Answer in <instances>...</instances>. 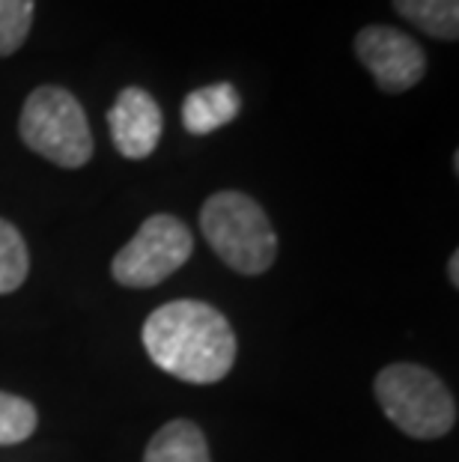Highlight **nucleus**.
Here are the masks:
<instances>
[{
	"label": "nucleus",
	"mask_w": 459,
	"mask_h": 462,
	"mask_svg": "<svg viewBox=\"0 0 459 462\" xmlns=\"http://www.w3.org/2000/svg\"><path fill=\"white\" fill-rule=\"evenodd\" d=\"M143 349L155 367L188 385L221 382L236 364V334L227 317L197 299L168 301L143 322Z\"/></svg>",
	"instance_id": "nucleus-1"
},
{
	"label": "nucleus",
	"mask_w": 459,
	"mask_h": 462,
	"mask_svg": "<svg viewBox=\"0 0 459 462\" xmlns=\"http://www.w3.org/2000/svg\"><path fill=\"white\" fill-rule=\"evenodd\" d=\"M200 230L209 248L239 274H262L278 257V233L266 209L242 191H218L203 203Z\"/></svg>",
	"instance_id": "nucleus-2"
},
{
	"label": "nucleus",
	"mask_w": 459,
	"mask_h": 462,
	"mask_svg": "<svg viewBox=\"0 0 459 462\" xmlns=\"http://www.w3.org/2000/svg\"><path fill=\"white\" fill-rule=\"evenodd\" d=\"M385 418L421 441L447 436L456 427V400L433 370L421 364H388L373 382Z\"/></svg>",
	"instance_id": "nucleus-3"
},
{
	"label": "nucleus",
	"mask_w": 459,
	"mask_h": 462,
	"mask_svg": "<svg viewBox=\"0 0 459 462\" xmlns=\"http://www.w3.org/2000/svg\"><path fill=\"white\" fill-rule=\"evenodd\" d=\"M18 134L27 150L57 167L75 171L93 159V132L81 102L66 87L45 84L27 96L18 120Z\"/></svg>",
	"instance_id": "nucleus-4"
},
{
	"label": "nucleus",
	"mask_w": 459,
	"mask_h": 462,
	"mask_svg": "<svg viewBox=\"0 0 459 462\" xmlns=\"http://www.w3.org/2000/svg\"><path fill=\"white\" fill-rule=\"evenodd\" d=\"M194 254V236L177 215H150L138 233L123 245L111 263L116 283L132 290H150L179 272Z\"/></svg>",
	"instance_id": "nucleus-5"
},
{
	"label": "nucleus",
	"mask_w": 459,
	"mask_h": 462,
	"mask_svg": "<svg viewBox=\"0 0 459 462\" xmlns=\"http://www.w3.org/2000/svg\"><path fill=\"white\" fill-rule=\"evenodd\" d=\"M355 57L385 93L412 90L427 75V54L418 45V39L388 24H370L358 31Z\"/></svg>",
	"instance_id": "nucleus-6"
},
{
	"label": "nucleus",
	"mask_w": 459,
	"mask_h": 462,
	"mask_svg": "<svg viewBox=\"0 0 459 462\" xmlns=\"http://www.w3.org/2000/svg\"><path fill=\"white\" fill-rule=\"evenodd\" d=\"M111 141L120 155L132 162H143L155 152L164 132V114L155 96L143 87H123L107 111Z\"/></svg>",
	"instance_id": "nucleus-7"
},
{
	"label": "nucleus",
	"mask_w": 459,
	"mask_h": 462,
	"mask_svg": "<svg viewBox=\"0 0 459 462\" xmlns=\"http://www.w3.org/2000/svg\"><path fill=\"white\" fill-rule=\"evenodd\" d=\"M242 111V96L230 81L197 87L182 102V123L191 134H212L230 125Z\"/></svg>",
	"instance_id": "nucleus-8"
},
{
	"label": "nucleus",
	"mask_w": 459,
	"mask_h": 462,
	"mask_svg": "<svg viewBox=\"0 0 459 462\" xmlns=\"http://www.w3.org/2000/svg\"><path fill=\"white\" fill-rule=\"evenodd\" d=\"M143 462H212L203 430L188 418L164 424L143 450Z\"/></svg>",
	"instance_id": "nucleus-9"
},
{
	"label": "nucleus",
	"mask_w": 459,
	"mask_h": 462,
	"mask_svg": "<svg viewBox=\"0 0 459 462\" xmlns=\"http://www.w3.org/2000/svg\"><path fill=\"white\" fill-rule=\"evenodd\" d=\"M394 9L427 36L442 42L459 39V0H394Z\"/></svg>",
	"instance_id": "nucleus-10"
},
{
	"label": "nucleus",
	"mask_w": 459,
	"mask_h": 462,
	"mask_svg": "<svg viewBox=\"0 0 459 462\" xmlns=\"http://www.w3.org/2000/svg\"><path fill=\"white\" fill-rule=\"evenodd\" d=\"M31 272V254H27L24 236L15 224L0 218V296H9L27 281Z\"/></svg>",
	"instance_id": "nucleus-11"
},
{
	"label": "nucleus",
	"mask_w": 459,
	"mask_h": 462,
	"mask_svg": "<svg viewBox=\"0 0 459 462\" xmlns=\"http://www.w3.org/2000/svg\"><path fill=\"white\" fill-rule=\"evenodd\" d=\"M36 406L31 400L0 391V445H22L36 432Z\"/></svg>",
	"instance_id": "nucleus-12"
},
{
	"label": "nucleus",
	"mask_w": 459,
	"mask_h": 462,
	"mask_svg": "<svg viewBox=\"0 0 459 462\" xmlns=\"http://www.w3.org/2000/svg\"><path fill=\"white\" fill-rule=\"evenodd\" d=\"M36 0H0V57L15 54L33 27Z\"/></svg>",
	"instance_id": "nucleus-13"
},
{
	"label": "nucleus",
	"mask_w": 459,
	"mask_h": 462,
	"mask_svg": "<svg viewBox=\"0 0 459 462\" xmlns=\"http://www.w3.org/2000/svg\"><path fill=\"white\" fill-rule=\"evenodd\" d=\"M447 278H451V287H459V251H454L447 260Z\"/></svg>",
	"instance_id": "nucleus-14"
}]
</instances>
